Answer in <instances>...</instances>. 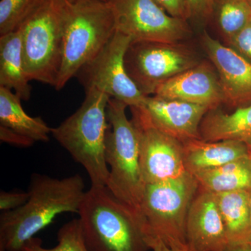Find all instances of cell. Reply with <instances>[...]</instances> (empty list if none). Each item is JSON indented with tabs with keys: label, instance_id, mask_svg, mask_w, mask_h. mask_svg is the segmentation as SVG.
Returning <instances> with one entry per match:
<instances>
[{
	"label": "cell",
	"instance_id": "obj_1",
	"mask_svg": "<svg viewBox=\"0 0 251 251\" xmlns=\"http://www.w3.org/2000/svg\"><path fill=\"white\" fill-rule=\"evenodd\" d=\"M27 202L0 216V251H22L25 244L64 213H78L86 191L80 175L52 177L34 173Z\"/></svg>",
	"mask_w": 251,
	"mask_h": 251
},
{
	"label": "cell",
	"instance_id": "obj_2",
	"mask_svg": "<svg viewBox=\"0 0 251 251\" xmlns=\"http://www.w3.org/2000/svg\"><path fill=\"white\" fill-rule=\"evenodd\" d=\"M77 214L90 251L150 250L141 211L117 198L106 186H91Z\"/></svg>",
	"mask_w": 251,
	"mask_h": 251
},
{
	"label": "cell",
	"instance_id": "obj_3",
	"mask_svg": "<svg viewBox=\"0 0 251 251\" xmlns=\"http://www.w3.org/2000/svg\"><path fill=\"white\" fill-rule=\"evenodd\" d=\"M76 111L55 128L51 135L85 168L91 186H107L109 168L105 161V138L109 128L107 107L110 97L90 89Z\"/></svg>",
	"mask_w": 251,
	"mask_h": 251
},
{
	"label": "cell",
	"instance_id": "obj_4",
	"mask_svg": "<svg viewBox=\"0 0 251 251\" xmlns=\"http://www.w3.org/2000/svg\"><path fill=\"white\" fill-rule=\"evenodd\" d=\"M117 31L111 5L99 0L69 1L63 34L62 63L54 88L61 90L94 59Z\"/></svg>",
	"mask_w": 251,
	"mask_h": 251
},
{
	"label": "cell",
	"instance_id": "obj_5",
	"mask_svg": "<svg viewBox=\"0 0 251 251\" xmlns=\"http://www.w3.org/2000/svg\"><path fill=\"white\" fill-rule=\"evenodd\" d=\"M127 105L109 99V128L105 138V161L109 168L107 187L117 198L141 211L145 184L140 163L139 140L135 126L126 114Z\"/></svg>",
	"mask_w": 251,
	"mask_h": 251
},
{
	"label": "cell",
	"instance_id": "obj_6",
	"mask_svg": "<svg viewBox=\"0 0 251 251\" xmlns=\"http://www.w3.org/2000/svg\"><path fill=\"white\" fill-rule=\"evenodd\" d=\"M68 0H48L19 28L29 81L55 86L62 63Z\"/></svg>",
	"mask_w": 251,
	"mask_h": 251
},
{
	"label": "cell",
	"instance_id": "obj_7",
	"mask_svg": "<svg viewBox=\"0 0 251 251\" xmlns=\"http://www.w3.org/2000/svg\"><path fill=\"white\" fill-rule=\"evenodd\" d=\"M199 190L190 173L145 186L140 209L150 233L169 247L187 244L186 221L191 202Z\"/></svg>",
	"mask_w": 251,
	"mask_h": 251
},
{
	"label": "cell",
	"instance_id": "obj_8",
	"mask_svg": "<svg viewBox=\"0 0 251 251\" xmlns=\"http://www.w3.org/2000/svg\"><path fill=\"white\" fill-rule=\"evenodd\" d=\"M132 40L116 31L94 59L81 68L76 76L85 90L96 89L127 106L140 107L147 96L130 78L125 67V55Z\"/></svg>",
	"mask_w": 251,
	"mask_h": 251
},
{
	"label": "cell",
	"instance_id": "obj_9",
	"mask_svg": "<svg viewBox=\"0 0 251 251\" xmlns=\"http://www.w3.org/2000/svg\"><path fill=\"white\" fill-rule=\"evenodd\" d=\"M196 55L179 44L135 42L125 55V67L142 93L154 94L166 81L199 64Z\"/></svg>",
	"mask_w": 251,
	"mask_h": 251
},
{
	"label": "cell",
	"instance_id": "obj_10",
	"mask_svg": "<svg viewBox=\"0 0 251 251\" xmlns=\"http://www.w3.org/2000/svg\"><path fill=\"white\" fill-rule=\"evenodd\" d=\"M116 21L117 31L132 43L178 44L190 31L186 21L173 17L153 0H108Z\"/></svg>",
	"mask_w": 251,
	"mask_h": 251
},
{
	"label": "cell",
	"instance_id": "obj_11",
	"mask_svg": "<svg viewBox=\"0 0 251 251\" xmlns=\"http://www.w3.org/2000/svg\"><path fill=\"white\" fill-rule=\"evenodd\" d=\"M131 121L138 135L140 163L145 184L175 179L187 173L183 143L151 125L135 107Z\"/></svg>",
	"mask_w": 251,
	"mask_h": 251
},
{
	"label": "cell",
	"instance_id": "obj_12",
	"mask_svg": "<svg viewBox=\"0 0 251 251\" xmlns=\"http://www.w3.org/2000/svg\"><path fill=\"white\" fill-rule=\"evenodd\" d=\"M151 125L184 143L201 139L200 126L210 109L204 105L147 97L145 103L135 107Z\"/></svg>",
	"mask_w": 251,
	"mask_h": 251
},
{
	"label": "cell",
	"instance_id": "obj_13",
	"mask_svg": "<svg viewBox=\"0 0 251 251\" xmlns=\"http://www.w3.org/2000/svg\"><path fill=\"white\" fill-rule=\"evenodd\" d=\"M202 44L219 75L224 103L232 108L251 104V64L204 31Z\"/></svg>",
	"mask_w": 251,
	"mask_h": 251
},
{
	"label": "cell",
	"instance_id": "obj_14",
	"mask_svg": "<svg viewBox=\"0 0 251 251\" xmlns=\"http://www.w3.org/2000/svg\"><path fill=\"white\" fill-rule=\"evenodd\" d=\"M153 94L161 99L204 105L210 110L225 102L219 75L206 62L158 85Z\"/></svg>",
	"mask_w": 251,
	"mask_h": 251
},
{
	"label": "cell",
	"instance_id": "obj_15",
	"mask_svg": "<svg viewBox=\"0 0 251 251\" xmlns=\"http://www.w3.org/2000/svg\"><path fill=\"white\" fill-rule=\"evenodd\" d=\"M199 190L186 217V243L194 251H224L229 242L216 194Z\"/></svg>",
	"mask_w": 251,
	"mask_h": 251
},
{
	"label": "cell",
	"instance_id": "obj_16",
	"mask_svg": "<svg viewBox=\"0 0 251 251\" xmlns=\"http://www.w3.org/2000/svg\"><path fill=\"white\" fill-rule=\"evenodd\" d=\"M183 146L185 168L193 175L250 155L247 144L238 140L206 142L196 139L183 143Z\"/></svg>",
	"mask_w": 251,
	"mask_h": 251
},
{
	"label": "cell",
	"instance_id": "obj_17",
	"mask_svg": "<svg viewBox=\"0 0 251 251\" xmlns=\"http://www.w3.org/2000/svg\"><path fill=\"white\" fill-rule=\"evenodd\" d=\"M23 61L20 29L0 36V87L12 91L21 100L31 97V87Z\"/></svg>",
	"mask_w": 251,
	"mask_h": 251
},
{
	"label": "cell",
	"instance_id": "obj_18",
	"mask_svg": "<svg viewBox=\"0 0 251 251\" xmlns=\"http://www.w3.org/2000/svg\"><path fill=\"white\" fill-rule=\"evenodd\" d=\"M200 133L206 142H245L251 136V104L238 108L231 114L218 108L209 110L201 122Z\"/></svg>",
	"mask_w": 251,
	"mask_h": 251
},
{
	"label": "cell",
	"instance_id": "obj_19",
	"mask_svg": "<svg viewBox=\"0 0 251 251\" xmlns=\"http://www.w3.org/2000/svg\"><path fill=\"white\" fill-rule=\"evenodd\" d=\"M21 99L12 91L0 87V126L35 142L47 143L52 128L40 117H32L23 110Z\"/></svg>",
	"mask_w": 251,
	"mask_h": 251
},
{
	"label": "cell",
	"instance_id": "obj_20",
	"mask_svg": "<svg viewBox=\"0 0 251 251\" xmlns=\"http://www.w3.org/2000/svg\"><path fill=\"white\" fill-rule=\"evenodd\" d=\"M229 245L249 244L251 214L249 191L215 193Z\"/></svg>",
	"mask_w": 251,
	"mask_h": 251
},
{
	"label": "cell",
	"instance_id": "obj_21",
	"mask_svg": "<svg viewBox=\"0 0 251 251\" xmlns=\"http://www.w3.org/2000/svg\"><path fill=\"white\" fill-rule=\"evenodd\" d=\"M199 188L214 193L249 191L251 187V156L193 175Z\"/></svg>",
	"mask_w": 251,
	"mask_h": 251
},
{
	"label": "cell",
	"instance_id": "obj_22",
	"mask_svg": "<svg viewBox=\"0 0 251 251\" xmlns=\"http://www.w3.org/2000/svg\"><path fill=\"white\" fill-rule=\"evenodd\" d=\"M218 24L228 42L251 21V6L247 0H215Z\"/></svg>",
	"mask_w": 251,
	"mask_h": 251
},
{
	"label": "cell",
	"instance_id": "obj_23",
	"mask_svg": "<svg viewBox=\"0 0 251 251\" xmlns=\"http://www.w3.org/2000/svg\"><path fill=\"white\" fill-rule=\"evenodd\" d=\"M48 0H1L0 36L18 30Z\"/></svg>",
	"mask_w": 251,
	"mask_h": 251
},
{
	"label": "cell",
	"instance_id": "obj_24",
	"mask_svg": "<svg viewBox=\"0 0 251 251\" xmlns=\"http://www.w3.org/2000/svg\"><path fill=\"white\" fill-rule=\"evenodd\" d=\"M22 251H90L86 246L80 221L78 219L69 221L59 229L57 244L47 249L43 246L39 238L33 237L28 241Z\"/></svg>",
	"mask_w": 251,
	"mask_h": 251
},
{
	"label": "cell",
	"instance_id": "obj_25",
	"mask_svg": "<svg viewBox=\"0 0 251 251\" xmlns=\"http://www.w3.org/2000/svg\"><path fill=\"white\" fill-rule=\"evenodd\" d=\"M227 46L251 64V21L227 42Z\"/></svg>",
	"mask_w": 251,
	"mask_h": 251
},
{
	"label": "cell",
	"instance_id": "obj_26",
	"mask_svg": "<svg viewBox=\"0 0 251 251\" xmlns=\"http://www.w3.org/2000/svg\"><path fill=\"white\" fill-rule=\"evenodd\" d=\"M28 192L1 191L0 193V210L1 213L15 210L27 202Z\"/></svg>",
	"mask_w": 251,
	"mask_h": 251
},
{
	"label": "cell",
	"instance_id": "obj_27",
	"mask_svg": "<svg viewBox=\"0 0 251 251\" xmlns=\"http://www.w3.org/2000/svg\"><path fill=\"white\" fill-rule=\"evenodd\" d=\"M173 17L187 21L191 18L186 0H153Z\"/></svg>",
	"mask_w": 251,
	"mask_h": 251
},
{
	"label": "cell",
	"instance_id": "obj_28",
	"mask_svg": "<svg viewBox=\"0 0 251 251\" xmlns=\"http://www.w3.org/2000/svg\"><path fill=\"white\" fill-rule=\"evenodd\" d=\"M191 17L206 18L214 11L215 0H186Z\"/></svg>",
	"mask_w": 251,
	"mask_h": 251
},
{
	"label": "cell",
	"instance_id": "obj_29",
	"mask_svg": "<svg viewBox=\"0 0 251 251\" xmlns=\"http://www.w3.org/2000/svg\"><path fill=\"white\" fill-rule=\"evenodd\" d=\"M0 140L3 143L10 144L19 148H29L34 145L33 140L18 134L6 127L0 126Z\"/></svg>",
	"mask_w": 251,
	"mask_h": 251
},
{
	"label": "cell",
	"instance_id": "obj_30",
	"mask_svg": "<svg viewBox=\"0 0 251 251\" xmlns=\"http://www.w3.org/2000/svg\"><path fill=\"white\" fill-rule=\"evenodd\" d=\"M148 241L150 250L152 251H194L187 244L169 247L152 234H149Z\"/></svg>",
	"mask_w": 251,
	"mask_h": 251
},
{
	"label": "cell",
	"instance_id": "obj_31",
	"mask_svg": "<svg viewBox=\"0 0 251 251\" xmlns=\"http://www.w3.org/2000/svg\"><path fill=\"white\" fill-rule=\"evenodd\" d=\"M223 251H251V248L249 244H230Z\"/></svg>",
	"mask_w": 251,
	"mask_h": 251
},
{
	"label": "cell",
	"instance_id": "obj_32",
	"mask_svg": "<svg viewBox=\"0 0 251 251\" xmlns=\"http://www.w3.org/2000/svg\"><path fill=\"white\" fill-rule=\"evenodd\" d=\"M244 143L247 144L248 148H249V153H250L251 156V136L249 137Z\"/></svg>",
	"mask_w": 251,
	"mask_h": 251
},
{
	"label": "cell",
	"instance_id": "obj_33",
	"mask_svg": "<svg viewBox=\"0 0 251 251\" xmlns=\"http://www.w3.org/2000/svg\"><path fill=\"white\" fill-rule=\"evenodd\" d=\"M249 206H250V210H251V187L250 189L249 190Z\"/></svg>",
	"mask_w": 251,
	"mask_h": 251
},
{
	"label": "cell",
	"instance_id": "obj_34",
	"mask_svg": "<svg viewBox=\"0 0 251 251\" xmlns=\"http://www.w3.org/2000/svg\"><path fill=\"white\" fill-rule=\"evenodd\" d=\"M68 1H69V2L73 3L75 2V1H78V0H68ZM99 1H107L108 0H99Z\"/></svg>",
	"mask_w": 251,
	"mask_h": 251
},
{
	"label": "cell",
	"instance_id": "obj_35",
	"mask_svg": "<svg viewBox=\"0 0 251 251\" xmlns=\"http://www.w3.org/2000/svg\"><path fill=\"white\" fill-rule=\"evenodd\" d=\"M247 1H249V4H250L251 6V0H247Z\"/></svg>",
	"mask_w": 251,
	"mask_h": 251
},
{
	"label": "cell",
	"instance_id": "obj_36",
	"mask_svg": "<svg viewBox=\"0 0 251 251\" xmlns=\"http://www.w3.org/2000/svg\"><path fill=\"white\" fill-rule=\"evenodd\" d=\"M249 245H250V247L251 248V239L250 242H249Z\"/></svg>",
	"mask_w": 251,
	"mask_h": 251
}]
</instances>
